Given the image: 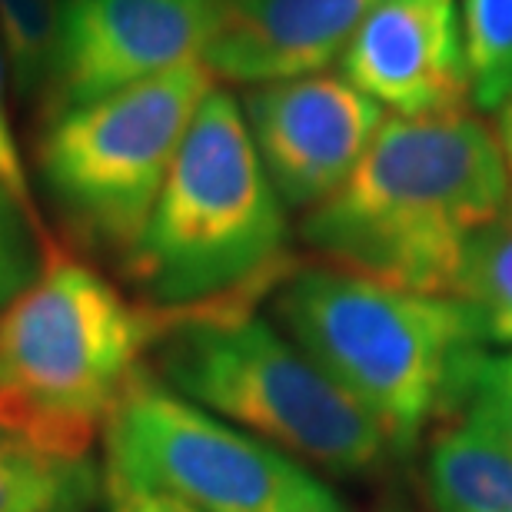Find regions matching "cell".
<instances>
[{
    "label": "cell",
    "instance_id": "cell-1",
    "mask_svg": "<svg viewBox=\"0 0 512 512\" xmlns=\"http://www.w3.org/2000/svg\"><path fill=\"white\" fill-rule=\"evenodd\" d=\"M509 203L496 130L473 114L386 117L303 240L333 266L399 290L453 296L476 233Z\"/></svg>",
    "mask_w": 512,
    "mask_h": 512
},
{
    "label": "cell",
    "instance_id": "cell-2",
    "mask_svg": "<svg viewBox=\"0 0 512 512\" xmlns=\"http://www.w3.org/2000/svg\"><path fill=\"white\" fill-rule=\"evenodd\" d=\"M290 223L237 97L213 87L183 137L137 247L120 263L153 310L250 303L286 270Z\"/></svg>",
    "mask_w": 512,
    "mask_h": 512
},
{
    "label": "cell",
    "instance_id": "cell-3",
    "mask_svg": "<svg viewBox=\"0 0 512 512\" xmlns=\"http://www.w3.org/2000/svg\"><path fill=\"white\" fill-rule=\"evenodd\" d=\"M283 333L383 429L413 449L449 406H463L483 333L453 296L399 290L343 266L296 270L276 290Z\"/></svg>",
    "mask_w": 512,
    "mask_h": 512
},
{
    "label": "cell",
    "instance_id": "cell-4",
    "mask_svg": "<svg viewBox=\"0 0 512 512\" xmlns=\"http://www.w3.org/2000/svg\"><path fill=\"white\" fill-rule=\"evenodd\" d=\"M170 320L50 247L37 280L0 313V429L47 453L90 456Z\"/></svg>",
    "mask_w": 512,
    "mask_h": 512
},
{
    "label": "cell",
    "instance_id": "cell-5",
    "mask_svg": "<svg viewBox=\"0 0 512 512\" xmlns=\"http://www.w3.org/2000/svg\"><path fill=\"white\" fill-rule=\"evenodd\" d=\"M153 350L170 389L313 473L363 476L393 453L360 403L250 303L173 316Z\"/></svg>",
    "mask_w": 512,
    "mask_h": 512
},
{
    "label": "cell",
    "instance_id": "cell-6",
    "mask_svg": "<svg viewBox=\"0 0 512 512\" xmlns=\"http://www.w3.org/2000/svg\"><path fill=\"white\" fill-rule=\"evenodd\" d=\"M210 90V67L190 57L40 124L37 177L74 243L117 263L127 260Z\"/></svg>",
    "mask_w": 512,
    "mask_h": 512
},
{
    "label": "cell",
    "instance_id": "cell-7",
    "mask_svg": "<svg viewBox=\"0 0 512 512\" xmlns=\"http://www.w3.org/2000/svg\"><path fill=\"white\" fill-rule=\"evenodd\" d=\"M107 473L197 512H350L320 473L143 370L104 429Z\"/></svg>",
    "mask_w": 512,
    "mask_h": 512
},
{
    "label": "cell",
    "instance_id": "cell-8",
    "mask_svg": "<svg viewBox=\"0 0 512 512\" xmlns=\"http://www.w3.org/2000/svg\"><path fill=\"white\" fill-rule=\"evenodd\" d=\"M220 0H64L40 124L200 57Z\"/></svg>",
    "mask_w": 512,
    "mask_h": 512
},
{
    "label": "cell",
    "instance_id": "cell-9",
    "mask_svg": "<svg viewBox=\"0 0 512 512\" xmlns=\"http://www.w3.org/2000/svg\"><path fill=\"white\" fill-rule=\"evenodd\" d=\"M243 117L286 210H313L333 197L386 120L376 100L336 74L253 87Z\"/></svg>",
    "mask_w": 512,
    "mask_h": 512
},
{
    "label": "cell",
    "instance_id": "cell-10",
    "mask_svg": "<svg viewBox=\"0 0 512 512\" xmlns=\"http://www.w3.org/2000/svg\"><path fill=\"white\" fill-rule=\"evenodd\" d=\"M340 70L396 117L463 114L473 100L456 0H376L340 54Z\"/></svg>",
    "mask_w": 512,
    "mask_h": 512
},
{
    "label": "cell",
    "instance_id": "cell-11",
    "mask_svg": "<svg viewBox=\"0 0 512 512\" xmlns=\"http://www.w3.org/2000/svg\"><path fill=\"white\" fill-rule=\"evenodd\" d=\"M376 0H220L200 50L210 74L273 84L323 74L350 44Z\"/></svg>",
    "mask_w": 512,
    "mask_h": 512
},
{
    "label": "cell",
    "instance_id": "cell-12",
    "mask_svg": "<svg viewBox=\"0 0 512 512\" xmlns=\"http://www.w3.org/2000/svg\"><path fill=\"white\" fill-rule=\"evenodd\" d=\"M433 512H512V443L463 416L443 426L426 453Z\"/></svg>",
    "mask_w": 512,
    "mask_h": 512
},
{
    "label": "cell",
    "instance_id": "cell-13",
    "mask_svg": "<svg viewBox=\"0 0 512 512\" xmlns=\"http://www.w3.org/2000/svg\"><path fill=\"white\" fill-rule=\"evenodd\" d=\"M90 456H60L0 429V512H90L100 499Z\"/></svg>",
    "mask_w": 512,
    "mask_h": 512
},
{
    "label": "cell",
    "instance_id": "cell-14",
    "mask_svg": "<svg viewBox=\"0 0 512 512\" xmlns=\"http://www.w3.org/2000/svg\"><path fill=\"white\" fill-rule=\"evenodd\" d=\"M456 300L476 316L486 343L512 350V197L503 213L469 243Z\"/></svg>",
    "mask_w": 512,
    "mask_h": 512
},
{
    "label": "cell",
    "instance_id": "cell-15",
    "mask_svg": "<svg viewBox=\"0 0 512 512\" xmlns=\"http://www.w3.org/2000/svg\"><path fill=\"white\" fill-rule=\"evenodd\" d=\"M463 47L473 104L499 114L512 100V0H466Z\"/></svg>",
    "mask_w": 512,
    "mask_h": 512
},
{
    "label": "cell",
    "instance_id": "cell-16",
    "mask_svg": "<svg viewBox=\"0 0 512 512\" xmlns=\"http://www.w3.org/2000/svg\"><path fill=\"white\" fill-rule=\"evenodd\" d=\"M64 0H0V44L20 100H40L57 47Z\"/></svg>",
    "mask_w": 512,
    "mask_h": 512
},
{
    "label": "cell",
    "instance_id": "cell-17",
    "mask_svg": "<svg viewBox=\"0 0 512 512\" xmlns=\"http://www.w3.org/2000/svg\"><path fill=\"white\" fill-rule=\"evenodd\" d=\"M47 250V227L0 187V313L37 280Z\"/></svg>",
    "mask_w": 512,
    "mask_h": 512
},
{
    "label": "cell",
    "instance_id": "cell-18",
    "mask_svg": "<svg viewBox=\"0 0 512 512\" xmlns=\"http://www.w3.org/2000/svg\"><path fill=\"white\" fill-rule=\"evenodd\" d=\"M466 416L486 423L512 443V350L496 356H479L473 376L466 386Z\"/></svg>",
    "mask_w": 512,
    "mask_h": 512
},
{
    "label": "cell",
    "instance_id": "cell-19",
    "mask_svg": "<svg viewBox=\"0 0 512 512\" xmlns=\"http://www.w3.org/2000/svg\"><path fill=\"white\" fill-rule=\"evenodd\" d=\"M7 77H10V70H7L4 44H0V187H4L10 197H14L37 223H44V220H40L37 207H34V197H30V180H27V170H24V153H20V147H17V133H14V124H10Z\"/></svg>",
    "mask_w": 512,
    "mask_h": 512
},
{
    "label": "cell",
    "instance_id": "cell-20",
    "mask_svg": "<svg viewBox=\"0 0 512 512\" xmlns=\"http://www.w3.org/2000/svg\"><path fill=\"white\" fill-rule=\"evenodd\" d=\"M104 489H107V496H104L107 509L104 512H197V509L177 503V499L157 493V489L127 483V479L110 476V473L104 479Z\"/></svg>",
    "mask_w": 512,
    "mask_h": 512
},
{
    "label": "cell",
    "instance_id": "cell-21",
    "mask_svg": "<svg viewBox=\"0 0 512 512\" xmlns=\"http://www.w3.org/2000/svg\"><path fill=\"white\" fill-rule=\"evenodd\" d=\"M496 140L506 160V177H509V197H512V100L496 114Z\"/></svg>",
    "mask_w": 512,
    "mask_h": 512
}]
</instances>
